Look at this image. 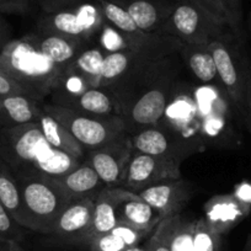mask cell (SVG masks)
Listing matches in <instances>:
<instances>
[{"label": "cell", "instance_id": "cell-13", "mask_svg": "<svg viewBox=\"0 0 251 251\" xmlns=\"http://www.w3.org/2000/svg\"><path fill=\"white\" fill-rule=\"evenodd\" d=\"M131 136L122 138L101 148L86 151V161L93 166L102 183L107 187H120L131 156Z\"/></svg>", "mask_w": 251, "mask_h": 251}, {"label": "cell", "instance_id": "cell-31", "mask_svg": "<svg viewBox=\"0 0 251 251\" xmlns=\"http://www.w3.org/2000/svg\"><path fill=\"white\" fill-rule=\"evenodd\" d=\"M195 251H224L223 235L212 230L202 218L195 223Z\"/></svg>", "mask_w": 251, "mask_h": 251}, {"label": "cell", "instance_id": "cell-17", "mask_svg": "<svg viewBox=\"0 0 251 251\" xmlns=\"http://www.w3.org/2000/svg\"><path fill=\"white\" fill-rule=\"evenodd\" d=\"M129 14L137 27L147 33L161 32L175 6V0H113Z\"/></svg>", "mask_w": 251, "mask_h": 251}, {"label": "cell", "instance_id": "cell-46", "mask_svg": "<svg viewBox=\"0 0 251 251\" xmlns=\"http://www.w3.org/2000/svg\"><path fill=\"white\" fill-rule=\"evenodd\" d=\"M110 1H113V0H110Z\"/></svg>", "mask_w": 251, "mask_h": 251}, {"label": "cell", "instance_id": "cell-45", "mask_svg": "<svg viewBox=\"0 0 251 251\" xmlns=\"http://www.w3.org/2000/svg\"><path fill=\"white\" fill-rule=\"evenodd\" d=\"M248 30L251 35V14L249 15V18H248Z\"/></svg>", "mask_w": 251, "mask_h": 251}, {"label": "cell", "instance_id": "cell-37", "mask_svg": "<svg viewBox=\"0 0 251 251\" xmlns=\"http://www.w3.org/2000/svg\"><path fill=\"white\" fill-rule=\"evenodd\" d=\"M243 125L250 131L251 133V63L249 69L248 85H246V99H245V111H244Z\"/></svg>", "mask_w": 251, "mask_h": 251}, {"label": "cell", "instance_id": "cell-2", "mask_svg": "<svg viewBox=\"0 0 251 251\" xmlns=\"http://www.w3.org/2000/svg\"><path fill=\"white\" fill-rule=\"evenodd\" d=\"M0 71L37 101L52 95L64 74V69L38 52L25 36L13 38L0 52Z\"/></svg>", "mask_w": 251, "mask_h": 251}, {"label": "cell", "instance_id": "cell-15", "mask_svg": "<svg viewBox=\"0 0 251 251\" xmlns=\"http://www.w3.org/2000/svg\"><path fill=\"white\" fill-rule=\"evenodd\" d=\"M159 122L176 131L177 133L182 134L186 138L203 143L201 136H200L199 123H197L196 118L194 85H190L183 79L181 80L175 95L171 99L170 103L166 108L165 115Z\"/></svg>", "mask_w": 251, "mask_h": 251}, {"label": "cell", "instance_id": "cell-11", "mask_svg": "<svg viewBox=\"0 0 251 251\" xmlns=\"http://www.w3.org/2000/svg\"><path fill=\"white\" fill-rule=\"evenodd\" d=\"M180 166L181 164L176 161L149 155L133 149L120 187L137 194L161 181L181 178Z\"/></svg>", "mask_w": 251, "mask_h": 251}, {"label": "cell", "instance_id": "cell-33", "mask_svg": "<svg viewBox=\"0 0 251 251\" xmlns=\"http://www.w3.org/2000/svg\"><path fill=\"white\" fill-rule=\"evenodd\" d=\"M25 230L26 229L15 221L10 212L0 202V239L21 243L25 238Z\"/></svg>", "mask_w": 251, "mask_h": 251}, {"label": "cell", "instance_id": "cell-22", "mask_svg": "<svg viewBox=\"0 0 251 251\" xmlns=\"http://www.w3.org/2000/svg\"><path fill=\"white\" fill-rule=\"evenodd\" d=\"M195 223L181 213L166 217L154 229V233L170 251H195Z\"/></svg>", "mask_w": 251, "mask_h": 251}, {"label": "cell", "instance_id": "cell-38", "mask_svg": "<svg viewBox=\"0 0 251 251\" xmlns=\"http://www.w3.org/2000/svg\"><path fill=\"white\" fill-rule=\"evenodd\" d=\"M197 3L202 6V8L206 9L207 11L214 15L216 18L221 19V20L226 21V15H224V11L222 9L221 3H219V0H196ZM228 24V23H226Z\"/></svg>", "mask_w": 251, "mask_h": 251}, {"label": "cell", "instance_id": "cell-23", "mask_svg": "<svg viewBox=\"0 0 251 251\" xmlns=\"http://www.w3.org/2000/svg\"><path fill=\"white\" fill-rule=\"evenodd\" d=\"M120 223L139 230L154 231L163 217L134 192L128 191L118 207Z\"/></svg>", "mask_w": 251, "mask_h": 251}, {"label": "cell", "instance_id": "cell-39", "mask_svg": "<svg viewBox=\"0 0 251 251\" xmlns=\"http://www.w3.org/2000/svg\"><path fill=\"white\" fill-rule=\"evenodd\" d=\"M233 195L241 202L251 206V182L244 181V182L239 183L235 187V191Z\"/></svg>", "mask_w": 251, "mask_h": 251}, {"label": "cell", "instance_id": "cell-41", "mask_svg": "<svg viewBox=\"0 0 251 251\" xmlns=\"http://www.w3.org/2000/svg\"><path fill=\"white\" fill-rule=\"evenodd\" d=\"M11 38V28L3 18H0V52L8 45Z\"/></svg>", "mask_w": 251, "mask_h": 251}, {"label": "cell", "instance_id": "cell-9", "mask_svg": "<svg viewBox=\"0 0 251 251\" xmlns=\"http://www.w3.org/2000/svg\"><path fill=\"white\" fill-rule=\"evenodd\" d=\"M105 19L96 4L83 3L54 13H43L38 19L36 31L74 38L88 45L101 32Z\"/></svg>", "mask_w": 251, "mask_h": 251}, {"label": "cell", "instance_id": "cell-12", "mask_svg": "<svg viewBox=\"0 0 251 251\" xmlns=\"http://www.w3.org/2000/svg\"><path fill=\"white\" fill-rule=\"evenodd\" d=\"M96 197H83L69 202L55 219L50 236L66 245L84 246L90 230Z\"/></svg>", "mask_w": 251, "mask_h": 251}, {"label": "cell", "instance_id": "cell-18", "mask_svg": "<svg viewBox=\"0 0 251 251\" xmlns=\"http://www.w3.org/2000/svg\"><path fill=\"white\" fill-rule=\"evenodd\" d=\"M127 192L128 190L126 188L107 187V186L101 190L94 204L93 221H91L90 230L86 235L84 248H88L93 239L108 233L120 224L118 207Z\"/></svg>", "mask_w": 251, "mask_h": 251}, {"label": "cell", "instance_id": "cell-20", "mask_svg": "<svg viewBox=\"0 0 251 251\" xmlns=\"http://www.w3.org/2000/svg\"><path fill=\"white\" fill-rule=\"evenodd\" d=\"M52 180L72 201L83 197L98 196L101 190L106 187L86 160L81 161L69 173L59 177H52Z\"/></svg>", "mask_w": 251, "mask_h": 251}, {"label": "cell", "instance_id": "cell-16", "mask_svg": "<svg viewBox=\"0 0 251 251\" xmlns=\"http://www.w3.org/2000/svg\"><path fill=\"white\" fill-rule=\"evenodd\" d=\"M203 209L202 219L212 230L224 236L250 214L251 206L241 202L233 194L217 195L207 201Z\"/></svg>", "mask_w": 251, "mask_h": 251}, {"label": "cell", "instance_id": "cell-36", "mask_svg": "<svg viewBox=\"0 0 251 251\" xmlns=\"http://www.w3.org/2000/svg\"><path fill=\"white\" fill-rule=\"evenodd\" d=\"M14 94H26L25 90L16 83L14 79H11L8 74L0 71V98ZM27 95V94H26Z\"/></svg>", "mask_w": 251, "mask_h": 251}, {"label": "cell", "instance_id": "cell-40", "mask_svg": "<svg viewBox=\"0 0 251 251\" xmlns=\"http://www.w3.org/2000/svg\"><path fill=\"white\" fill-rule=\"evenodd\" d=\"M146 248L148 251H170L166 244L154 231L146 241Z\"/></svg>", "mask_w": 251, "mask_h": 251}, {"label": "cell", "instance_id": "cell-8", "mask_svg": "<svg viewBox=\"0 0 251 251\" xmlns=\"http://www.w3.org/2000/svg\"><path fill=\"white\" fill-rule=\"evenodd\" d=\"M208 46L213 55L219 84L230 99L240 122L243 123L246 85L251 63L244 52L245 45L238 40H233L226 42H212Z\"/></svg>", "mask_w": 251, "mask_h": 251}, {"label": "cell", "instance_id": "cell-4", "mask_svg": "<svg viewBox=\"0 0 251 251\" xmlns=\"http://www.w3.org/2000/svg\"><path fill=\"white\" fill-rule=\"evenodd\" d=\"M161 32L174 36L187 45H209L238 40L226 21L212 15L196 0H175L173 13Z\"/></svg>", "mask_w": 251, "mask_h": 251}, {"label": "cell", "instance_id": "cell-29", "mask_svg": "<svg viewBox=\"0 0 251 251\" xmlns=\"http://www.w3.org/2000/svg\"><path fill=\"white\" fill-rule=\"evenodd\" d=\"M0 202L10 212L11 216L21 226L25 229L28 228V221L24 208L20 186L16 180V176L1 158H0Z\"/></svg>", "mask_w": 251, "mask_h": 251}, {"label": "cell", "instance_id": "cell-32", "mask_svg": "<svg viewBox=\"0 0 251 251\" xmlns=\"http://www.w3.org/2000/svg\"><path fill=\"white\" fill-rule=\"evenodd\" d=\"M219 3L223 9L229 27L231 28L239 42L245 45L246 36L245 27H244L243 0H219Z\"/></svg>", "mask_w": 251, "mask_h": 251}, {"label": "cell", "instance_id": "cell-42", "mask_svg": "<svg viewBox=\"0 0 251 251\" xmlns=\"http://www.w3.org/2000/svg\"><path fill=\"white\" fill-rule=\"evenodd\" d=\"M0 251H25L21 243L15 240H0Z\"/></svg>", "mask_w": 251, "mask_h": 251}, {"label": "cell", "instance_id": "cell-24", "mask_svg": "<svg viewBox=\"0 0 251 251\" xmlns=\"http://www.w3.org/2000/svg\"><path fill=\"white\" fill-rule=\"evenodd\" d=\"M40 106V101L26 94L0 98V131L35 122Z\"/></svg>", "mask_w": 251, "mask_h": 251}, {"label": "cell", "instance_id": "cell-30", "mask_svg": "<svg viewBox=\"0 0 251 251\" xmlns=\"http://www.w3.org/2000/svg\"><path fill=\"white\" fill-rule=\"evenodd\" d=\"M95 1L100 8L101 13H102L106 24H108L111 27L118 31L122 36L136 37L143 32L137 27L136 23L129 16V14L125 9L121 8L120 5L112 3L110 0H95Z\"/></svg>", "mask_w": 251, "mask_h": 251}, {"label": "cell", "instance_id": "cell-34", "mask_svg": "<svg viewBox=\"0 0 251 251\" xmlns=\"http://www.w3.org/2000/svg\"><path fill=\"white\" fill-rule=\"evenodd\" d=\"M30 10V0H0V14L26 15Z\"/></svg>", "mask_w": 251, "mask_h": 251}, {"label": "cell", "instance_id": "cell-3", "mask_svg": "<svg viewBox=\"0 0 251 251\" xmlns=\"http://www.w3.org/2000/svg\"><path fill=\"white\" fill-rule=\"evenodd\" d=\"M194 99L199 132L206 148L240 147L241 137L235 127V121L240 118L221 84L194 85Z\"/></svg>", "mask_w": 251, "mask_h": 251}, {"label": "cell", "instance_id": "cell-10", "mask_svg": "<svg viewBox=\"0 0 251 251\" xmlns=\"http://www.w3.org/2000/svg\"><path fill=\"white\" fill-rule=\"evenodd\" d=\"M129 136L134 151L169 159L178 164H182L186 159L206 149L202 142L186 138L160 122L144 127Z\"/></svg>", "mask_w": 251, "mask_h": 251}, {"label": "cell", "instance_id": "cell-47", "mask_svg": "<svg viewBox=\"0 0 251 251\" xmlns=\"http://www.w3.org/2000/svg\"><path fill=\"white\" fill-rule=\"evenodd\" d=\"M0 240H3V239H0Z\"/></svg>", "mask_w": 251, "mask_h": 251}, {"label": "cell", "instance_id": "cell-27", "mask_svg": "<svg viewBox=\"0 0 251 251\" xmlns=\"http://www.w3.org/2000/svg\"><path fill=\"white\" fill-rule=\"evenodd\" d=\"M151 233L153 231L139 230L120 223L108 233L93 239L88 249L90 251H126L131 246L139 245L144 239H148Z\"/></svg>", "mask_w": 251, "mask_h": 251}, {"label": "cell", "instance_id": "cell-44", "mask_svg": "<svg viewBox=\"0 0 251 251\" xmlns=\"http://www.w3.org/2000/svg\"><path fill=\"white\" fill-rule=\"evenodd\" d=\"M243 251H251V234H250V236L248 238V240H246V244H245V246H244Z\"/></svg>", "mask_w": 251, "mask_h": 251}, {"label": "cell", "instance_id": "cell-19", "mask_svg": "<svg viewBox=\"0 0 251 251\" xmlns=\"http://www.w3.org/2000/svg\"><path fill=\"white\" fill-rule=\"evenodd\" d=\"M25 37L38 52L64 71L78 57L79 53L86 48V43L81 41L54 33L33 31L25 35Z\"/></svg>", "mask_w": 251, "mask_h": 251}, {"label": "cell", "instance_id": "cell-43", "mask_svg": "<svg viewBox=\"0 0 251 251\" xmlns=\"http://www.w3.org/2000/svg\"><path fill=\"white\" fill-rule=\"evenodd\" d=\"M126 251H148V250H147L146 245H144V246L134 245V246H131V248H128Z\"/></svg>", "mask_w": 251, "mask_h": 251}, {"label": "cell", "instance_id": "cell-25", "mask_svg": "<svg viewBox=\"0 0 251 251\" xmlns=\"http://www.w3.org/2000/svg\"><path fill=\"white\" fill-rule=\"evenodd\" d=\"M185 68L200 84H219L216 64L208 45L183 43L178 50Z\"/></svg>", "mask_w": 251, "mask_h": 251}, {"label": "cell", "instance_id": "cell-14", "mask_svg": "<svg viewBox=\"0 0 251 251\" xmlns=\"http://www.w3.org/2000/svg\"><path fill=\"white\" fill-rule=\"evenodd\" d=\"M137 195L158 211L164 219L181 213L194 196V187L182 177L170 178L149 186Z\"/></svg>", "mask_w": 251, "mask_h": 251}, {"label": "cell", "instance_id": "cell-7", "mask_svg": "<svg viewBox=\"0 0 251 251\" xmlns=\"http://www.w3.org/2000/svg\"><path fill=\"white\" fill-rule=\"evenodd\" d=\"M183 71L185 64L181 58L163 78L144 91L121 113L120 117L125 123L127 133L132 134L144 127L155 125L163 118L171 99L182 80L181 76Z\"/></svg>", "mask_w": 251, "mask_h": 251}, {"label": "cell", "instance_id": "cell-5", "mask_svg": "<svg viewBox=\"0 0 251 251\" xmlns=\"http://www.w3.org/2000/svg\"><path fill=\"white\" fill-rule=\"evenodd\" d=\"M43 108L72 134L85 151L105 147L128 134L122 118L117 115H90L54 103H46Z\"/></svg>", "mask_w": 251, "mask_h": 251}, {"label": "cell", "instance_id": "cell-35", "mask_svg": "<svg viewBox=\"0 0 251 251\" xmlns=\"http://www.w3.org/2000/svg\"><path fill=\"white\" fill-rule=\"evenodd\" d=\"M83 1L84 0H37L38 5L41 6L43 13H54V11L78 5Z\"/></svg>", "mask_w": 251, "mask_h": 251}, {"label": "cell", "instance_id": "cell-28", "mask_svg": "<svg viewBox=\"0 0 251 251\" xmlns=\"http://www.w3.org/2000/svg\"><path fill=\"white\" fill-rule=\"evenodd\" d=\"M105 55L106 53L101 48L86 47L69 64L64 71V75L78 79L88 88H96L100 83Z\"/></svg>", "mask_w": 251, "mask_h": 251}, {"label": "cell", "instance_id": "cell-1", "mask_svg": "<svg viewBox=\"0 0 251 251\" xmlns=\"http://www.w3.org/2000/svg\"><path fill=\"white\" fill-rule=\"evenodd\" d=\"M0 158L16 177H59L81 163L80 159L50 146L35 122L0 131Z\"/></svg>", "mask_w": 251, "mask_h": 251}, {"label": "cell", "instance_id": "cell-26", "mask_svg": "<svg viewBox=\"0 0 251 251\" xmlns=\"http://www.w3.org/2000/svg\"><path fill=\"white\" fill-rule=\"evenodd\" d=\"M35 123H37L43 136L50 146L64 151V153H68L74 158L80 159V160L85 158L86 151H84L83 147L72 137V134L55 118L46 112L43 105H41L38 108Z\"/></svg>", "mask_w": 251, "mask_h": 251}, {"label": "cell", "instance_id": "cell-21", "mask_svg": "<svg viewBox=\"0 0 251 251\" xmlns=\"http://www.w3.org/2000/svg\"><path fill=\"white\" fill-rule=\"evenodd\" d=\"M50 103L80 111L84 113H90V115H117L112 96L110 95L108 91H106L102 88H99V86L86 89L78 95H52V102Z\"/></svg>", "mask_w": 251, "mask_h": 251}, {"label": "cell", "instance_id": "cell-6", "mask_svg": "<svg viewBox=\"0 0 251 251\" xmlns=\"http://www.w3.org/2000/svg\"><path fill=\"white\" fill-rule=\"evenodd\" d=\"M24 208L28 221V230L50 235L55 219L72 200L47 176H20Z\"/></svg>", "mask_w": 251, "mask_h": 251}]
</instances>
